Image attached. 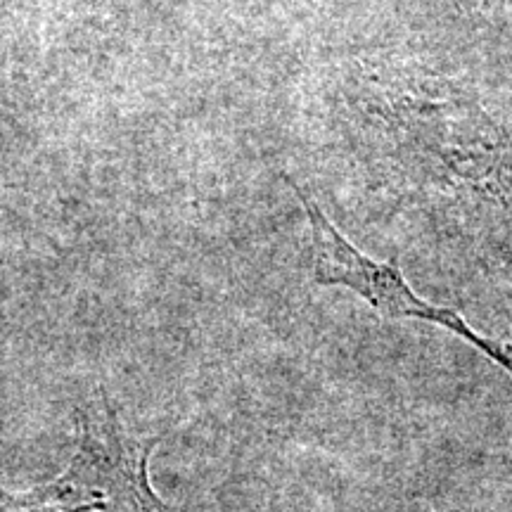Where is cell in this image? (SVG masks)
<instances>
[{"label":"cell","mask_w":512,"mask_h":512,"mask_svg":"<svg viewBox=\"0 0 512 512\" xmlns=\"http://www.w3.org/2000/svg\"><path fill=\"white\" fill-rule=\"evenodd\" d=\"M76 422L69 465L24 494L0 491V512H176L150 484L147 463L159 439L126 434L105 389L83 403Z\"/></svg>","instance_id":"6da1fadb"},{"label":"cell","mask_w":512,"mask_h":512,"mask_svg":"<svg viewBox=\"0 0 512 512\" xmlns=\"http://www.w3.org/2000/svg\"><path fill=\"white\" fill-rule=\"evenodd\" d=\"M297 192L299 202L304 204L306 216L311 223L313 238V275L320 285H337L356 292L370 309H375L382 318H415L425 320L430 309L427 299L418 297L408 280L403 278L396 264H384L356 245L335 228L325 209L313 200L309 192L299 188V183L290 181Z\"/></svg>","instance_id":"7a4b0ae2"},{"label":"cell","mask_w":512,"mask_h":512,"mask_svg":"<svg viewBox=\"0 0 512 512\" xmlns=\"http://www.w3.org/2000/svg\"><path fill=\"white\" fill-rule=\"evenodd\" d=\"M430 323L439 325V328H444L448 332H453V335L460 339H465L470 347L482 351L489 361H494L496 366H501L505 373L512 377V347L510 344H503V342H498V339L484 337L482 332H477L475 328H472V325L467 323V320L460 316L458 311L444 309V306H434Z\"/></svg>","instance_id":"3957f363"}]
</instances>
